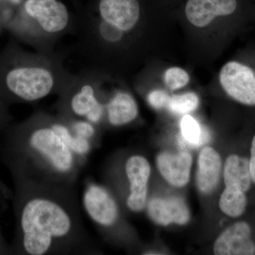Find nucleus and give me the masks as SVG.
I'll list each match as a JSON object with an SVG mask.
<instances>
[{"instance_id":"obj_1","label":"nucleus","mask_w":255,"mask_h":255,"mask_svg":"<svg viewBox=\"0 0 255 255\" xmlns=\"http://www.w3.org/2000/svg\"><path fill=\"white\" fill-rule=\"evenodd\" d=\"M18 255L70 254L86 251L90 239L82 223L74 187L14 179Z\"/></svg>"},{"instance_id":"obj_2","label":"nucleus","mask_w":255,"mask_h":255,"mask_svg":"<svg viewBox=\"0 0 255 255\" xmlns=\"http://www.w3.org/2000/svg\"><path fill=\"white\" fill-rule=\"evenodd\" d=\"M1 155L14 179L74 187L81 158L51 127L48 112L38 111L3 134Z\"/></svg>"},{"instance_id":"obj_3","label":"nucleus","mask_w":255,"mask_h":255,"mask_svg":"<svg viewBox=\"0 0 255 255\" xmlns=\"http://www.w3.org/2000/svg\"><path fill=\"white\" fill-rule=\"evenodd\" d=\"M148 3L149 0H87L83 3L73 47L82 68L110 74L126 61L128 38L136 31Z\"/></svg>"},{"instance_id":"obj_4","label":"nucleus","mask_w":255,"mask_h":255,"mask_svg":"<svg viewBox=\"0 0 255 255\" xmlns=\"http://www.w3.org/2000/svg\"><path fill=\"white\" fill-rule=\"evenodd\" d=\"M65 52L29 51L11 38L0 50V95L8 105L59 95L73 78Z\"/></svg>"},{"instance_id":"obj_5","label":"nucleus","mask_w":255,"mask_h":255,"mask_svg":"<svg viewBox=\"0 0 255 255\" xmlns=\"http://www.w3.org/2000/svg\"><path fill=\"white\" fill-rule=\"evenodd\" d=\"M82 6L80 0H23L5 31L36 51L51 53L65 36L76 34Z\"/></svg>"},{"instance_id":"obj_6","label":"nucleus","mask_w":255,"mask_h":255,"mask_svg":"<svg viewBox=\"0 0 255 255\" xmlns=\"http://www.w3.org/2000/svg\"><path fill=\"white\" fill-rule=\"evenodd\" d=\"M110 74L90 68H82L58 95V114L68 119H84L100 127L105 122V92L104 86Z\"/></svg>"},{"instance_id":"obj_7","label":"nucleus","mask_w":255,"mask_h":255,"mask_svg":"<svg viewBox=\"0 0 255 255\" xmlns=\"http://www.w3.org/2000/svg\"><path fill=\"white\" fill-rule=\"evenodd\" d=\"M184 14L199 28L209 26L216 18H255V0H187Z\"/></svg>"},{"instance_id":"obj_8","label":"nucleus","mask_w":255,"mask_h":255,"mask_svg":"<svg viewBox=\"0 0 255 255\" xmlns=\"http://www.w3.org/2000/svg\"><path fill=\"white\" fill-rule=\"evenodd\" d=\"M254 61L235 60L223 65L220 83L226 95L240 105L255 108V51Z\"/></svg>"},{"instance_id":"obj_9","label":"nucleus","mask_w":255,"mask_h":255,"mask_svg":"<svg viewBox=\"0 0 255 255\" xmlns=\"http://www.w3.org/2000/svg\"><path fill=\"white\" fill-rule=\"evenodd\" d=\"M82 202L89 217L100 229H110L118 222L119 209L117 201L104 186L97 182L87 183Z\"/></svg>"},{"instance_id":"obj_10","label":"nucleus","mask_w":255,"mask_h":255,"mask_svg":"<svg viewBox=\"0 0 255 255\" xmlns=\"http://www.w3.org/2000/svg\"><path fill=\"white\" fill-rule=\"evenodd\" d=\"M216 255H255V221L241 219L228 226L214 243Z\"/></svg>"},{"instance_id":"obj_11","label":"nucleus","mask_w":255,"mask_h":255,"mask_svg":"<svg viewBox=\"0 0 255 255\" xmlns=\"http://www.w3.org/2000/svg\"><path fill=\"white\" fill-rule=\"evenodd\" d=\"M128 183L127 207L132 212H140L145 207L147 198V183L150 175V165L143 156H130L124 166Z\"/></svg>"},{"instance_id":"obj_12","label":"nucleus","mask_w":255,"mask_h":255,"mask_svg":"<svg viewBox=\"0 0 255 255\" xmlns=\"http://www.w3.org/2000/svg\"><path fill=\"white\" fill-rule=\"evenodd\" d=\"M223 180L226 189L249 196L255 185L250 172L248 155L239 152L228 155L223 167Z\"/></svg>"},{"instance_id":"obj_13","label":"nucleus","mask_w":255,"mask_h":255,"mask_svg":"<svg viewBox=\"0 0 255 255\" xmlns=\"http://www.w3.org/2000/svg\"><path fill=\"white\" fill-rule=\"evenodd\" d=\"M192 157L187 152L173 154L162 152L157 157V166L162 177L177 187L187 184L190 178Z\"/></svg>"},{"instance_id":"obj_14","label":"nucleus","mask_w":255,"mask_h":255,"mask_svg":"<svg viewBox=\"0 0 255 255\" xmlns=\"http://www.w3.org/2000/svg\"><path fill=\"white\" fill-rule=\"evenodd\" d=\"M147 211L150 219L161 226L171 223L184 225L190 220L189 208L179 197L152 199L148 204Z\"/></svg>"},{"instance_id":"obj_15","label":"nucleus","mask_w":255,"mask_h":255,"mask_svg":"<svg viewBox=\"0 0 255 255\" xmlns=\"http://www.w3.org/2000/svg\"><path fill=\"white\" fill-rule=\"evenodd\" d=\"M137 115L138 108L135 99L128 92L118 90L107 100L104 123L122 127L133 122Z\"/></svg>"},{"instance_id":"obj_16","label":"nucleus","mask_w":255,"mask_h":255,"mask_svg":"<svg viewBox=\"0 0 255 255\" xmlns=\"http://www.w3.org/2000/svg\"><path fill=\"white\" fill-rule=\"evenodd\" d=\"M222 170V159L219 152L211 147L201 151L198 159L196 186L203 194H210L219 184Z\"/></svg>"},{"instance_id":"obj_17","label":"nucleus","mask_w":255,"mask_h":255,"mask_svg":"<svg viewBox=\"0 0 255 255\" xmlns=\"http://www.w3.org/2000/svg\"><path fill=\"white\" fill-rule=\"evenodd\" d=\"M48 120L53 130L75 155L81 159H85V157L91 152L94 142L77 135L72 128L70 119L58 114L53 115L48 113Z\"/></svg>"},{"instance_id":"obj_18","label":"nucleus","mask_w":255,"mask_h":255,"mask_svg":"<svg viewBox=\"0 0 255 255\" xmlns=\"http://www.w3.org/2000/svg\"><path fill=\"white\" fill-rule=\"evenodd\" d=\"M249 204L248 196L233 192L226 188L220 196V209L231 219H239L246 214Z\"/></svg>"},{"instance_id":"obj_19","label":"nucleus","mask_w":255,"mask_h":255,"mask_svg":"<svg viewBox=\"0 0 255 255\" xmlns=\"http://www.w3.org/2000/svg\"><path fill=\"white\" fill-rule=\"evenodd\" d=\"M181 131L183 137L193 145L199 146L209 140V133L189 115H185L181 122Z\"/></svg>"},{"instance_id":"obj_20","label":"nucleus","mask_w":255,"mask_h":255,"mask_svg":"<svg viewBox=\"0 0 255 255\" xmlns=\"http://www.w3.org/2000/svg\"><path fill=\"white\" fill-rule=\"evenodd\" d=\"M199 100L194 92L174 95L169 97L168 108L175 114H184L196 110L199 107Z\"/></svg>"},{"instance_id":"obj_21","label":"nucleus","mask_w":255,"mask_h":255,"mask_svg":"<svg viewBox=\"0 0 255 255\" xmlns=\"http://www.w3.org/2000/svg\"><path fill=\"white\" fill-rule=\"evenodd\" d=\"M66 118V117H65ZM70 119V125L73 131L79 136L91 140L94 143L97 140L99 127L84 119Z\"/></svg>"},{"instance_id":"obj_22","label":"nucleus","mask_w":255,"mask_h":255,"mask_svg":"<svg viewBox=\"0 0 255 255\" xmlns=\"http://www.w3.org/2000/svg\"><path fill=\"white\" fill-rule=\"evenodd\" d=\"M189 74L180 68H171L164 74V82L171 90H177L187 85Z\"/></svg>"},{"instance_id":"obj_23","label":"nucleus","mask_w":255,"mask_h":255,"mask_svg":"<svg viewBox=\"0 0 255 255\" xmlns=\"http://www.w3.org/2000/svg\"><path fill=\"white\" fill-rule=\"evenodd\" d=\"M147 100L151 107L155 110H160L168 105L169 97L168 95L162 90H154L148 94Z\"/></svg>"},{"instance_id":"obj_24","label":"nucleus","mask_w":255,"mask_h":255,"mask_svg":"<svg viewBox=\"0 0 255 255\" xmlns=\"http://www.w3.org/2000/svg\"><path fill=\"white\" fill-rule=\"evenodd\" d=\"M7 104L0 95V136L3 135L6 129L11 125V117Z\"/></svg>"},{"instance_id":"obj_25","label":"nucleus","mask_w":255,"mask_h":255,"mask_svg":"<svg viewBox=\"0 0 255 255\" xmlns=\"http://www.w3.org/2000/svg\"><path fill=\"white\" fill-rule=\"evenodd\" d=\"M249 147H248V158H249L250 172L252 180L255 187V129L250 138Z\"/></svg>"},{"instance_id":"obj_26","label":"nucleus","mask_w":255,"mask_h":255,"mask_svg":"<svg viewBox=\"0 0 255 255\" xmlns=\"http://www.w3.org/2000/svg\"><path fill=\"white\" fill-rule=\"evenodd\" d=\"M8 252H9V250H8V248L6 246V243H5L2 235L0 232V254H5V253H8Z\"/></svg>"}]
</instances>
